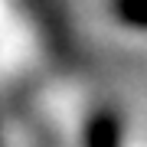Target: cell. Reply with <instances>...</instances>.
<instances>
[{"instance_id":"1","label":"cell","mask_w":147,"mask_h":147,"mask_svg":"<svg viewBox=\"0 0 147 147\" xmlns=\"http://www.w3.org/2000/svg\"><path fill=\"white\" fill-rule=\"evenodd\" d=\"M115 13L131 26H147V0H115Z\"/></svg>"},{"instance_id":"2","label":"cell","mask_w":147,"mask_h":147,"mask_svg":"<svg viewBox=\"0 0 147 147\" xmlns=\"http://www.w3.org/2000/svg\"><path fill=\"white\" fill-rule=\"evenodd\" d=\"M92 147H118V124L108 118H98L92 127Z\"/></svg>"}]
</instances>
